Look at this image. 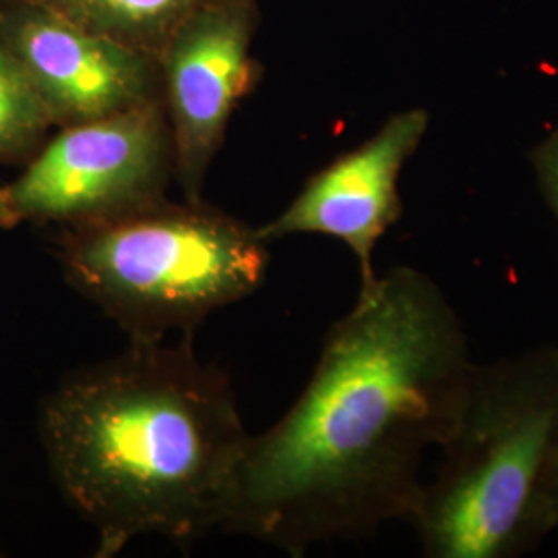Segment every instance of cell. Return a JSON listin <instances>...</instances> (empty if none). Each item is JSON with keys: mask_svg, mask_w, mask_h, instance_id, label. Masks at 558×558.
<instances>
[{"mask_svg": "<svg viewBox=\"0 0 558 558\" xmlns=\"http://www.w3.org/2000/svg\"><path fill=\"white\" fill-rule=\"evenodd\" d=\"M0 41L34 81L57 129L163 100L156 57L40 7L0 0Z\"/></svg>", "mask_w": 558, "mask_h": 558, "instance_id": "52a82bcc", "label": "cell"}, {"mask_svg": "<svg viewBox=\"0 0 558 558\" xmlns=\"http://www.w3.org/2000/svg\"><path fill=\"white\" fill-rule=\"evenodd\" d=\"M557 354H558V348H557Z\"/></svg>", "mask_w": 558, "mask_h": 558, "instance_id": "4fadbf2b", "label": "cell"}, {"mask_svg": "<svg viewBox=\"0 0 558 558\" xmlns=\"http://www.w3.org/2000/svg\"><path fill=\"white\" fill-rule=\"evenodd\" d=\"M257 23V0H205L158 57L174 180L186 201L203 199L230 119L257 83V62L251 57Z\"/></svg>", "mask_w": 558, "mask_h": 558, "instance_id": "8992f818", "label": "cell"}, {"mask_svg": "<svg viewBox=\"0 0 558 558\" xmlns=\"http://www.w3.org/2000/svg\"><path fill=\"white\" fill-rule=\"evenodd\" d=\"M257 228L205 201H151L119 216L60 228L64 278L129 341L193 338L203 320L253 296L269 265Z\"/></svg>", "mask_w": 558, "mask_h": 558, "instance_id": "277c9868", "label": "cell"}, {"mask_svg": "<svg viewBox=\"0 0 558 558\" xmlns=\"http://www.w3.org/2000/svg\"><path fill=\"white\" fill-rule=\"evenodd\" d=\"M542 523L546 534L558 527V453L553 459L542 490Z\"/></svg>", "mask_w": 558, "mask_h": 558, "instance_id": "7c38bea8", "label": "cell"}, {"mask_svg": "<svg viewBox=\"0 0 558 558\" xmlns=\"http://www.w3.org/2000/svg\"><path fill=\"white\" fill-rule=\"evenodd\" d=\"M530 161L538 179L539 193L558 220V124L546 135V140L539 141L534 147Z\"/></svg>", "mask_w": 558, "mask_h": 558, "instance_id": "8fae6325", "label": "cell"}, {"mask_svg": "<svg viewBox=\"0 0 558 558\" xmlns=\"http://www.w3.org/2000/svg\"><path fill=\"white\" fill-rule=\"evenodd\" d=\"M50 11L83 29L160 57L166 41L205 0H11Z\"/></svg>", "mask_w": 558, "mask_h": 558, "instance_id": "9c48e42d", "label": "cell"}, {"mask_svg": "<svg viewBox=\"0 0 558 558\" xmlns=\"http://www.w3.org/2000/svg\"><path fill=\"white\" fill-rule=\"evenodd\" d=\"M430 126L424 108L391 114L359 147L341 154L306 180L276 220L257 228L260 239L317 234L343 242L359 260L360 290L379 278L375 251L403 214L399 179Z\"/></svg>", "mask_w": 558, "mask_h": 558, "instance_id": "ba28073f", "label": "cell"}, {"mask_svg": "<svg viewBox=\"0 0 558 558\" xmlns=\"http://www.w3.org/2000/svg\"><path fill=\"white\" fill-rule=\"evenodd\" d=\"M174 180L163 100L106 119L59 126L0 186V228L80 226L166 197Z\"/></svg>", "mask_w": 558, "mask_h": 558, "instance_id": "5b68a950", "label": "cell"}, {"mask_svg": "<svg viewBox=\"0 0 558 558\" xmlns=\"http://www.w3.org/2000/svg\"><path fill=\"white\" fill-rule=\"evenodd\" d=\"M474 366L439 283L391 267L327 331L294 405L246 440L221 530L300 557L410 521L424 453L453 430Z\"/></svg>", "mask_w": 558, "mask_h": 558, "instance_id": "6da1fadb", "label": "cell"}, {"mask_svg": "<svg viewBox=\"0 0 558 558\" xmlns=\"http://www.w3.org/2000/svg\"><path fill=\"white\" fill-rule=\"evenodd\" d=\"M414 518L428 558H515L546 530L542 490L558 453L557 348L476 364Z\"/></svg>", "mask_w": 558, "mask_h": 558, "instance_id": "3957f363", "label": "cell"}, {"mask_svg": "<svg viewBox=\"0 0 558 558\" xmlns=\"http://www.w3.org/2000/svg\"><path fill=\"white\" fill-rule=\"evenodd\" d=\"M40 435L64 499L98 534L96 557L156 536L195 544L221 527L251 433L232 385L179 343L126 350L60 383Z\"/></svg>", "mask_w": 558, "mask_h": 558, "instance_id": "7a4b0ae2", "label": "cell"}, {"mask_svg": "<svg viewBox=\"0 0 558 558\" xmlns=\"http://www.w3.org/2000/svg\"><path fill=\"white\" fill-rule=\"evenodd\" d=\"M52 129L57 122L40 92L0 41V163L29 160Z\"/></svg>", "mask_w": 558, "mask_h": 558, "instance_id": "30bf717a", "label": "cell"}]
</instances>
